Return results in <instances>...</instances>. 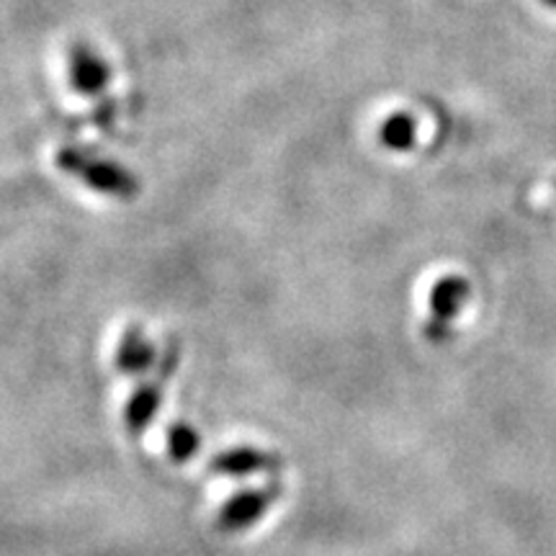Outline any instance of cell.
I'll list each match as a JSON object with an SVG mask.
<instances>
[{"instance_id": "obj_7", "label": "cell", "mask_w": 556, "mask_h": 556, "mask_svg": "<svg viewBox=\"0 0 556 556\" xmlns=\"http://www.w3.org/2000/svg\"><path fill=\"white\" fill-rule=\"evenodd\" d=\"M165 377V374H163ZM163 377L157 381H144V384L137 387V392L131 394L127 402V413H124V420H127V428L131 433H139L152 422V417L157 415L160 400H163Z\"/></svg>"}, {"instance_id": "obj_6", "label": "cell", "mask_w": 556, "mask_h": 556, "mask_svg": "<svg viewBox=\"0 0 556 556\" xmlns=\"http://www.w3.org/2000/svg\"><path fill=\"white\" fill-rule=\"evenodd\" d=\"M155 361V345L139 332V328H129L124 332L119 351H116V368L127 377H139L144 374Z\"/></svg>"}, {"instance_id": "obj_8", "label": "cell", "mask_w": 556, "mask_h": 556, "mask_svg": "<svg viewBox=\"0 0 556 556\" xmlns=\"http://www.w3.org/2000/svg\"><path fill=\"white\" fill-rule=\"evenodd\" d=\"M379 139L387 150L392 152H409L417 142V122L407 111H397V114L387 116L379 129Z\"/></svg>"}, {"instance_id": "obj_2", "label": "cell", "mask_w": 556, "mask_h": 556, "mask_svg": "<svg viewBox=\"0 0 556 556\" xmlns=\"http://www.w3.org/2000/svg\"><path fill=\"white\" fill-rule=\"evenodd\" d=\"M281 495V486L268 484L261 490H242L232 500H227L222 505L217 526L225 533H240L245 528H253L258 520L270 510V505L276 503Z\"/></svg>"}, {"instance_id": "obj_5", "label": "cell", "mask_w": 556, "mask_h": 556, "mask_svg": "<svg viewBox=\"0 0 556 556\" xmlns=\"http://www.w3.org/2000/svg\"><path fill=\"white\" fill-rule=\"evenodd\" d=\"M469 281L462 276H443L438 278L433 283V289H430V296H428V304H430V323H438V325H446L454 317H458V312H462L464 302L469 299Z\"/></svg>"}, {"instance_id": "obj_9", "label": "cell", "mask_w": 556, "mask_h": 556, "mask_svg": "<svg viewBox=\"0 0 556 556\" xmlns=\"http://www.w3.org/2000/svg\"><path fill=\"white\" fill-rule=\"evenodd\" d=\"M201 446V438L197 433V428L189 426V422H176L168 430V454L176 464H186L197 456V451Z\"/></svg>"}, {"instance_id": "obj_1", "label": "cell", "mask_w": 556, "mask_h": 556, "mask_svg": "<svg viewBox=\"0 0 556 556\" xmlns=\"http://www.w3.org/2000/svg\"><path fill=\"white\" fill-rule=\"evenodd\" d=\"M54 163H58L62 173L80 180L90 191L103 193V197L135 199L139 193V180L135 178V173L122 168L114 160L93 155V152L80 148H62Z\"/></svg>"}, {"instance_id": "obj_10", "label": "cell", "mask_w": 556, "mask_h": 556, "mask_svg": "<svg viewBox=\"0 0 556 556\" xmlns=\"http://www.w3.org/2000/svg\"><path fill=\"white\" fill-rule=\"evenodd\" d=\"M544 5H548V9H556V0H544Z\"/></svg>"}, {"instance_id": "obj_3", "label": "cell", "mask_w": 556, "mask_h": 556, "mask_svg": "<svg viewBox=\"0 0 556 556\" xmlns=\"http://www.w3.org/2000/svg\"><path fill=\"white\" fill-rule=\"evenodd\" d=\"M70 83H73L75 93L86 96V99H106L111 83L109 62L88 45H75L70 50Z\"/></svg>"}, {"instance_id": "obj_4", "label": "cell", "mask_w": 556, "mask_h": 556, "mask_svg": "<svg viewBox=\"0 0 556 556\" xmlns=\"http://www.w3.org/2000/svg\"><path fill=\"white\" fill-rule=\"evenodd\" d=\"M278 467V458L266 451L253 448V446H238L222 451L212 458V471L219 477H232L242 479L250 475H258V471H270Z\"/></svg>"}]
</instances>
